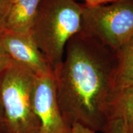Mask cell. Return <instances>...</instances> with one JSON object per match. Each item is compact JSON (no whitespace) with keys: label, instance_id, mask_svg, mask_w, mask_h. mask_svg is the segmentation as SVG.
Wrapping results in <instances>:
<instances>
[{"label":"cell","instance_id":"5bb4252c","mask_svg":"<svg viewBox=\"0 0 133 133\" xmlns=\"http://www.w3.org/2000/svg\"><path fill=\"white\" fill-rule=\"evenodd\" d=\"M85 2V4L90 6H97V5H103L107 3H113L117 0H83Z\"/></svg>","mask_w":133,"mask_h":133},{"label":"cell","instance_id":"4fadbf2b","mask_svg":"<svg viewBox=\"0 0 133 133\" xmlns=\"http://www.w3.org/2000/svg\"><path fill=\"white\" fill-rule=\"evenodd\" d=\"M71 133H96V132L79 124H74L71 126Z\"/></svg>","mask_w":133,"mask_h":133},{"label":"cell","instance_id":"2e32d148","mask_svg":"<svg viewBox=\"0 0 133 133\" xmlns=\"http://www.w3.org/2000/svg\"><path fill=\"white\" fill-rule=\"evenodd\" d=\"M14 1H16V0H11V2H12V3L14 2Z\"/></svg>","mask_w":133,"mask_h":133},{"label":"cell","instance_id":"5b68a950","mask_svg":"<svg viewBox=\"0 0 133 133\" xmlns=\"http://www.w3.org/2000/svg\"><path fill=\"white\" fill-rule=\"evenodd\" d=\"M33 106L40 123L39 133L71 132L58 105L52 72L35 76Z\"/></svg>","mask_w":133,"mask_h":133},{"label":"cell","instance_id":"6da1fadb","mask_svg":"<svg viewBox=\"0 0 133 133\" xmlns=\"http://www.w3.org/2000/svg\"><path fill=\"white\" fill-rule=\"evenodd\" d=\"M64 56L52 70L63 118L70 126L79 124L103 132L109 121L116 52L79 31L66 43Z\"/></svg>","mask_w":133,"mask_h":133},{"label":"cell","instance_id":"9a60e30c","mask_svg":"<svg viewBox=\"0 0 133 133\" xmlns=\"http://www.w3.org/2000/svg\"><path fill=\"white\" fill-rule=\"evenodd\" d=\"M4 110L2 102H1V97H0V133H4Z\"/></svg>","mask_w":133,"mask_h":133},{"label":"cell","instance_id":"52a82bcc","mask_svg":"<svg viewBox=\"0 0 133 133\" xmlns=\"http://www.w3.org/2000/svg\"><path fill=\"white\" fill-rule=\"evenodd\" d=\"M41 0H16L11 3L4 23V30L31 33Z\"/></svg>","mask_w":133,"mask_h":133},{"label":"cell","instance_id":"3957f363","mask_svg":"<svg viewBox=\"0 0 133 133\" xmlns=\"http://www.w3.org/2000/svg\"><path fill=\"white\" fill-rule=\"evenodd\" d=\"M35 75L13 62L0 74V97L4 133H39L40 123L33 106Z\"/></svg>","mask_w":133,"mask_h":133},{"label":"cell","instance_id":"7a4b0ae2","mask_svg":"<svg viewBox=\"0 0 133 133\" xmlns=\"http://www.w3.org/2000/svg\"><path fill=\"white\" fill-rule=\"evenodd\" d=\"M82 9L76 0H41L31 34L52 70L62 61L69 39L81 30Z\"/></svg>","mask_w":133,"mask_h":133},{"label":"cell","instance_id":"ba28073f","mask_svg":"<svg viewBox=\"0 0 133 133\" xmlns=\"http://www.w3.org/2000/svg\"><path fill=\"white\" fill-rule=\"evenodd\" d=\"M110 119L124 121L126 133H133V86L113 89L107 104Z\"/></svg>","mask_w":133,"mask_h":133},{"label":"cell","instance_id":"9c48e42d","mask_svg":"<svg viewBox=\"0 0 133 133\" xmlns=\"http://www.w3.org/2000/svg\"><path fill=\"white\" fill-rule=\"evenodd\" d=\"M113 89L133 86V36L116 51Z\"/></svg>","mask_w":133,"mask_h":133},{"label":"cell","instance_id":"7c38bea8","mask_svg":"<svg viewBox=\"0 0 133 133\" xmlns=\"http://www.w3.org/2000/svg\"><path fill=\"white\" fill-rule=\"evenodd\" d=\"M12 62V59L5 51L2 44L0 42V74H2L5 70L9 67Z\"/></svg>","mask_w":133,"mask_h":133},{"label":"cell","instance_id":"8fae6325","mask_svg":"<svg viewBox=\"0 0 133 133\" xmlns=\"http://www.w3.org/2000/svg\"><path fill=\"white\" fill-rule=\"evenodd\" d=\"M12 2L11 0H0V34L4 30V23Z\"/></svg>","mask_w":133,"mask_h":133},{"label":"cell","instance_id":"30bf717a","mask_svg":"<svg viewBox=\"0 0 133 133\" xmlns=\"http://www.w3.org/2000/svg\"><path fill=\"white\" fill-rule=\"evenodd\" d=\"M104 133H126L124 121L121 119H110L106 125Z\"/></svg>","mask_w":133,"mask_h":133},{"label":"cell","instance_id":"277c9868","mask_svg":"<svg viewBox=\"0 0 133 133\" xmlns=\"http://www.w3.org/2000/svg\"><path fill=\"white\" fill-rule=\"evenodd\" d=\"M80 31L116 52L133 36V0L83 4Z\"/></svg>","mask_w":133,"mask_h":133},{"label":"cell","instance_id":"8992f818","mask_svg":"<svg viewBox=\"0 0 133 133\" xmlns=\"http://www.w3.org/2000/svg\"><path fill=\"white\" fill-rule=\"evenodd\" d=\"M0 42L13 62L24 66L35 76L52 72L31 33L4 31L0 34Z\"/></svg>","mask_w":133,"mask_h":133}]
</instances>
